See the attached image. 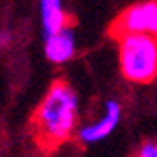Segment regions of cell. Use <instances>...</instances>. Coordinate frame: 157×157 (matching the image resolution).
Returning a JSON list of instances; mask_svg holds the SVG:
<instances>
[{
  "label": "cell",
  "mask_w": 157,
  "mask_h": 157,
  "mask_svg": "<svg viewBox=\"0 0 157 157\" xmlns=\"http://www.w3.org/2000/svg\"><path fill=\"white\" fill-rule=\"evenodd\" d=\"M139 157H157V140H146L139 151H136Z\"/></svg>",
  "instance_id": "7"
},
{
  "label": "cell",
  "mask_w": 157,
  "mask_h": 157,
  "mask_svg": "<svg viewBox=\"0 0 157 157\" xmlns=\"http://www.w3.org/2000/svg\"><path fill=\"white\" fill-rule=\"evenodd\" d=\"M120 118H122V107H120V103L114 101V99L107 101L103 116L99 118V120L78 129V133H77L78 140H81L82 144H95V142L105 140L107 136L116 129V125L120 124Z\"/></svg>",
  "instance_id": "4"
},
{
  "label": "cell",
  "mask_w": 157,
  "mask_h": 157,
  "mask_svg": "<svg viewBox=\"0 0 157 157\" xmlns=\"http://www.w3.org/2000/svg\"><path fill=\"white\" fill-rule=\"evenodd\" d=\"M116 39L120 73L136 84L151 82L157 77V39L144 34H124Z\"/></svg>",
  "instance_id": "2"
},
{
  "label": "cell",
  "mask_w": 157,
  "mask_h": 157,
  "mask_svg": "<svg viewBox=\"0 0 157 157\" xmlns=\"http://www.w3.org/2000/svg\"><path fill=\"white\" fill-rule=\"evenodd\" d=\"M39 13L45 36L69 26L71 19L64 10V0H39Z\"/></svg>",
  "instance_id": "6"
},
{
  "label": "cell",
  "mask_w": 157,
  "mask_h": 157,
  "mask_svg": "<svg viewBox=\"0 0 157 157\" xmlns=\"http://www.w3.org/2000/svg\"><path fill=\"white\" fill-rule=\"evenodd\" d=\"M77 94L64 82L56 81L45 94L32 118V131L41 150L51 151L66 142L77 124Z\"/></svg>",
  "instance_id": "1"
},
{
  "label": "cell",
  "mask_w": 157,
  "mask_h": 157,
  "mask_svg": "<svg viewBox=\"0 0 157 157\" xmlns=\"http://www.w3.org/2000/svg\"><path fill=\"white\" fill-rule=\"evenodd\" d=\"M75 34L71 30V26H66L62 30H58L54 34H47L45 36V56L47 60L52 64H66L69 62L73 54H75Z\"/></svg>",
  "instance_id": "5"
},
{
  "label": "cell",
  "mask_w": 157,
  "mask_h": 157,
  "mask_svg": "<svg viewBox=\"0 0 157 157\" xmlns=\"http://www.w3.org/2000/svg\"><path fill=\"white\" fill-rule=\"evenodd\" d=\"M13 41V34L10 30H0V49H6Z\"/></svg>",
  "instance_id": "8"
},
{
  "label": "cell",
  "mask_w": 157,
  "mask_h": 157,
  "mask_svg": "<svg viewBox=\"0 0 157 157\" xmlns=\"http://www.w3.org/2000/svg\"><path fill=\"white\" fill-rule=\"evenodd\" d=\"M110 34H144L157 39V0H142L124 10L110 26Z\"/></svg>",
  "instance_id": "3"
}]
</instances>
